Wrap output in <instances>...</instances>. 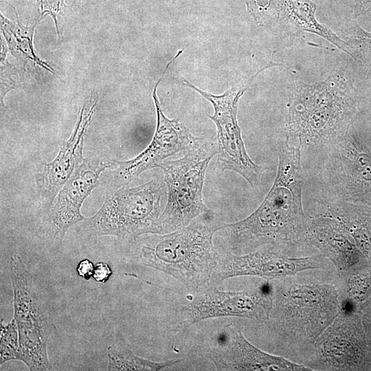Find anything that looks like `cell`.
<instances>
[{
    "instance_id": "obj_11",
    "label": "cell",
    "mask_w": 371,
    "mask_h": 371,
    "mask_svg": "<svg viewBox=\"0 0 371 371\" xmlns=\"http://www.w3.org/2000/svg\"><path fill=\"white\" fill-rule=\"evenodd\" d=\"M185 309V316L177 324L186 328L199 322L212 318L236 317L265 324L272 307L273 291L271 280L238 291H219L215 285L196 291Z\"/></svg>"
},
{
    "instance_id": "obj_20",
    "label": "cell",
    "mask_w": 371,
    "mask_h": 371,
    "mask_svg": "<svg viewBox=\"0 0 371 371\" xmlns=\"http://www.w3.org/2000/svg\"><path fill=\"white\" fill-rule=\"evenodd\" d=\"M338 275L340 311L361 314L371 299V259L366 258Z\"/></svg>"
},
{
    "instance_id": "obj_10",
    "label": "cell",
    "mask_w": 371,
    "mask_h": 371,
    "mask_svg": "<svg viewBox=\"0 0 371 371\" xmlns=\"http://www.w3.org/2000/svg\"><path fill=\"white\" fill-rule=\"evenodd\" d=\"M324 179L331 200L371 206V144L353 132L326 148Z\"/></svg>"
},
{
    "instance_id": "obj_18",
    "label": "cell",
    "mask_w": 371,
    "mask_h": 371,
    "mask_svg": "<svg viewBox=\"0 0 371 371\" xmlns=\"http://www.w3.org/2000/svg\"><path fill=\"white\" fill-rule=\"evenodd\" d=\"M307 211L309 218L336 221L365 256L371 259V206L345 201L317 200Z\"/></svg>"
},
{
    "instance_id": "obj_14",
    "label": "cell",
    "mask_w": 371,
    "mask_h": 371,
    "mask_svg": "<svg viewBox=\"0 0 371 371\" xmlns=\"http://www.w3.org/2000/svg\"><path fill=\"white\" fill-rule=\"evenodd\" d=\"M115 166L114 160L85 159L60 189L55 203L46 211L38 233L46 239L61 243L67 230L83 221L82 205L97 186L100 175Z\"/></svg>"
},
{
    "instance_id": "obj_19",
    "label": "cell",
    "mask_w": 371,
    "mask_h": 371,
    "mask_svg": "<svg viewBox=\"0 0 371 371\" xmlns=\"http://www.w3.org/2000/svg\"><path fill=\"white\" fill-rule=\"evenodd\" d=\"M280 18L285 30L316 34L348 54L346 42L315 18L316 6L311 0H280Z\"/></svg>"
},
{
    "instance_id": "obj_29",
    "label": "cell",
    "mask_w": 371,
    "mask_h": 371,
    "mask_svg": "<svg viewBox=\"0 0 371 371\" xmlns=\"http://www.w3.org/2000/svg\"><path fill=\"white\" fill-rule=\"evenodd\" d=\"M95 266L93 263L87 259L81 260L76 267V271L78 275L85 279V280H89L93 277Z\"/></svg>"
},
{
    "instance_id": "obj_5",
    "label": "cell",
    "mask_w": 371,
    "mask_h": 371,
    "mask_svg": "<svg viewBox=\"0 0 371 371\" xmlns=\"http://www.w3.org/2000/svg\"><path fill=\"white\" fill-rule=\"evenodd\" d=\"M166 196L164 181L155 179L136 187L108 190L100 209L82 221L81 229L90 236H113L129 240L159 234Z\"/></svg>"
},
{
    "instance_id": "obj_22",
    "label": "cell",
    "mask_w": 371,
    "mask_h": 371,
    "mask_svg": "<svg viewBox=\"0 0 371 371\" xmlns=\"http://www.w3.org/2000/svg\"><path fill=\"white\" fill-rule=\"evenodd\" d=\"M109 364L107 370H146L157 371L171 367L180 363L182 359L166 361H153L133 353L129 345L124 341L110 345L107 349Z\"/></svg>"
},
{
    "instance_id": "obj_13",
    "label": "cell",
    "mask_w": 371,
    "mask_h": 371,
    "mask_svg": "<svg viewBox=\"0 0 371 371\" xmlns=\"http://www.w3.org/2000/svg\"><path fill=\"white\" fill-rule=\"evenodd\" d=\"M334 265L317 253L306 256L290 254L273 245L244 254L227 253L218 260L210 281L216 285L238 276H256L267 280L282 278L310 269H328Z\"/></svg>"
},
{
    "instance_id": "obj_28",
    "label": "cell",
    "mask_w": 371,
    "mask_h": 371,
    "mask_svg": "<svg viewBox=\"0 0 371 371\" xmlns=\"http://www.w3.org/2000/svg\"><path fill=\"white\" fill-rule=\"evenodd\" d=\"M367 342L371 351V299L361 313Z\"/></svg>"
},
{
    "instance_id": "obj_7",
    "label": "cell",
    "mask_w": 371,
    "mask_h": 371,
    "mask_svg": "<svg viewBox=\"0 0 371 371\" xmlns=\"http://www.w3.org/2000/svg\"><path fill=\"white\" fill-rule=\"evenodd\" d=\"M10 276L13 289V318L19 332L16 360L22 361L31 371L53 370L47 348V341L56 330L53 317L38 295L33 277L19 254L10 259Z\"/></svg>"
},
{
    "instance_id": "obj_2",
    "label": "cell",
    "mask_w": 371,
    "mask_h": 371,
    "mask_svg": "<svg viewBox=\"0 0 371 371\" xmlns=\"http://www.w3.org/2000/svg\"><path fill=\"white\" fill-rule=\"evenodd\" d=\"M301 148L300 143L291 144L286 137L279 148L276 178L262 203L244 219L220 223L217 232L230 250L244 254L273 245L296 256L297 249L308 245L310 218L302 205Z\"/></svg>"
},
{
    "instance_id": "obj_9",
    "label": "cell",
    "mask_w": 371,
    "mask_h": 371,
    "mask_svg": "<svg viewBox=\"0 0 371 371\" xmlns=\"http://www.w3.org/2000/svg\"><path fill=\"white\" fill-rule=\"evenodd\" d=\"M302 365L311 371L371 370V351L361 314L340 311L316 339Z\"/></svg>"
},
{
    "instance_id": "obj_27",
    "label": "cell",
    "mask_w": 371,
    "mask_h": 371,
    "mask_svg": "<svg viewBox=\"0 0 371 371\" xmlns=\"http://www.w3.org/2000/svg\"><path fill=\"white\" fill-rule=\"evenodd\" d=\"M113 274L111 267L106 262H100L95 265L93 278L100 283L106 282Z\"/></svg>"
},
{
    "instance_id": "obj_17",
    "label": "cell",
    "mask_w": 371,
    "mask_h": 371,
    "mask_svg": "<svg viewBox=\"0 0 371 371\" xmlns=\"http://www.w3.org/2000/svg\"><path fill=\"white\" fill-rule=\"evenodd\" d=\"M306 240L330 261L338 274L366 258L340 225L330 218H310Z\"/></svg>"
},
{
    "instance_id": "obj_15",
    "label": "cell",
    "mask_w": 371,
    "mask_h": 371,
    "mask_svg": "<svg viewBox=\"0 0 371 371\" xmlns=\"http://www.w3.org/2000/svg\"><path fill=\"white\" fill-rule=\"evenodd\" d=\"M98 98L87 100L79 113L78 120L69 138L63 142L57 156L44 164L36 175L37 187L44 206L47 211L63 186L75 170L83 162V142L85 133L92 120Z\"/></svg>"
},
{
    "instance_id": "obj_4",
    "label": "cell",
    "mask_w": 371,
    "mask_h": 371,
    "mask_svg": "<svg viewBox=\"0 0 371 371\" xmlns=\"http://www.w3.org/2000/svg\"><path fill=\"white\" fill-rule=\"evenodd\" d=\"M219 224L201 216L172 232L152 234L141 249L142 260L196 292L210 284L218 265L213 236Z\"/></svg>"
},
{
    "instance_id": "obj_1",
    "label": "cell",
    "mask_w": 371,
    "mask_h": 371,
    "mask_svg": "<svg viewBox=\"0 0 371 371\" xmlns=\"http://www.w3.org/2000/svg\"><path fill=\"white\" fill-rule=\"evenodd\" d=\"M271 281L269 337L278 355L302 364L340 312L338 273L335 267L310 269Z\"/></svg>"
},
{
    "instance_id": "obj_26",
    "label": "cell",
    "mask_w": 371,
    "mask_h": 371,
    "mask_svg": "<svg viewBox=\"0 0 371 371\" xmlns=\"http://www.w3.org/2000/svg\"><path fill=\"white\" fill-rule=\"evenodd\" d=\"M36 6L41 20L45 16H50L55 24L58 39L60 41L62 32L60 30V19L65 8V0H36Z\"/></svg>"
},
{
    "instance_id": "obj_16",
    "label": "cell",
    "mask_w": 371,
    "mask_h": 371,
    "mask_svg": "<svg viewBox=\"0 0 371 371\" xmlns=\"http://www.w3.org/2000/svg\"><path fill=\"white\" fill-rule=\"evenodd\" d=\"M217 370L311 371L302 364L282 356L262 351L244 336L240 327L234 323L223 330V341L210 352Z\"/></svg>"
},
{
    "instance_id": "obj_8",
    "label": "cell",
    "mask_w": 371,
    "mask_h": 371,
    "mask_svg": "<svg viewBox=\"0 0 371 371\" xmlns=\"http://www.w3.org/2000/svg\"><path fill=\"white\" fill-rule=\"evenodd\" d=\"M278 65L282 64L269 62L240 87H232L221 95L204 91L186 79H183L186 86L210 102L214 107V114L208 117L216 126L218 166L223 170H227L238 173L254 190L260 185L263 167L256 164L246 150L237 120L238 101L260 72Z\"/></svg>"
},
{
    "instance_id": "obj_21",
    "label": "cell",
    "mask_w": 371,
    "mask_h": 371,
    "mask_svg": "<svg viewBox=\"0 0 371 371\" xmlns=\"http://www.w3.org/2000/svg\"><path fill=\"white\" fill-rule=\"evenodd\" d=\"M11 7L14 10L16 23L6 19L2 14L0 15L1 28L8 43V52L23 61L25 65L27 62L30 61L35 66H39L51 73H54V69L40 58L33 45L35 28L41 20L38 19L31 26H25L21 24L15 8L12 5Z\"/></svg>"
},
{
    "instance_id": "obj_30",
    "label": "cell",
    "mask_w": 371,
    "mask_h": 371,
    "mask_svg": "<svg viewBox=\"0 0 371 371\" xmlns=\"http://www.w3.org/2000/svg\"><path fill=\"white\" fill-rule=\"evenodd\" d=\"M371 9V0H355V13L357 16Z\"/></svg>"
},
{
    "instance_id": "obj_6",
    "label": "cell",
    "mask_w": 371,
    "mask_h": 371,
    "mask_svg": "<svg viewBox=\"0 0 371 371\" xmlns=\"http://www.w3.org/2000/svg\"><path fill=\"white\" fill-rule=\"evenodd\" d=\"M181 158L166 160L159 167L164 172L167 199L159 222V234L172 232L189 225L210 209L203 199L205 172L216 154L214 142L201 141Z\"/></svg>"
},
{
    "instance_id": "obj_23",
    "label": "cell",
    "mask_w": 371,
    "mask_h": 371,
    "mask_svg": "<svg viewBox=\"0 0 371 371\" xmlns=\"http://www.w3.org/2000/svg\"><path fill=\"white\" fill-rule=\"evenodd\" d=\"M341 38L346 43L348 55L357 64L371 71V33L355 21H350L341 28Z\"/></svg>"
},
{
    "instance_id": "obj_31",
    "label": "cell",
    "mask_w": 371,
    "mask_h": 371,
    "mask_svg": "<svg viewBox=\"0 0 371 371\" xmlns=\"http://www.w3.org/2000/svg\"><path fill=\"white\" fill-rule=\"evenodd\" d=\"M78 1V0H74V3L76 2V1ZM78 1H80V0H78Z\"/></svg>"
},
{
    "instance_id": "obj_24",
    "label": "cell",
    "mask_w": 371,
    "mask_h": 371,
    "mask_svg": "<svg viewBox=\"0 0 371 371\" xmlns=\"http://www.w3.org/2000/svg\"><path fill=\"white\" fill-rule=\"evenodd\" d=\"M0 364L16 360L19 346V332L14 319L8 324L1 322Z\"/></svg>"
},
{
    "instance_id": "obj_12",
    "label": "cell",
    "mask_w": 371,
    "mask_h": 371,
    "mask_svg": "<svg viewBox=\"0 0 371 371\" xmlns=\"http://www.w3.org/2000/svg\"><path fill=\"white\" fill-rule=\"evenodd\" d=\"M179 56L176 54L166 65L161 76L155 85L153 98L156 109L157 124L148 146L138 155L126 161L114 160L111 189L129 184L143 172L160 167L165 159L176 153L188 150L199 140L189 129L177 120H170L164 114L157 95V87L170 65Z\"/></svg>"
},
{
    "instance_id": "obj_25",
    "label": "cell",
    "mask_w": 371,
    "mask_h": 371,
    "mask_svg": "<svg viewBox=\"0 0 371 371\" xmlns=\"http://www.w3.org/2000/svg\"><path fill=\"white\" fill-rule=\"evenodd\" d=\"M1 43V103L4 106L5 95L10 90L19 87L20 80L14 67L6 59L8 52L7 45L2 39Z\"/></svg>"
},
{
    "instance_id": "obj_3",
    "label": "cell",
    "mask_w": 371,
    "mask_h": 371,
    "mask_svg": "<svg viewBox=\"0 0 371 371\" xmlns=\"http://www.w3.org/2000/svg\"><path fill=\"white\" fill-rule=\"evenodd\" d=\"M361 100L352 80L338 71L315 83L299 82L289 98L287 137L301 147L326 148L352 127Z\"/></svg>"
}]
</instances>
